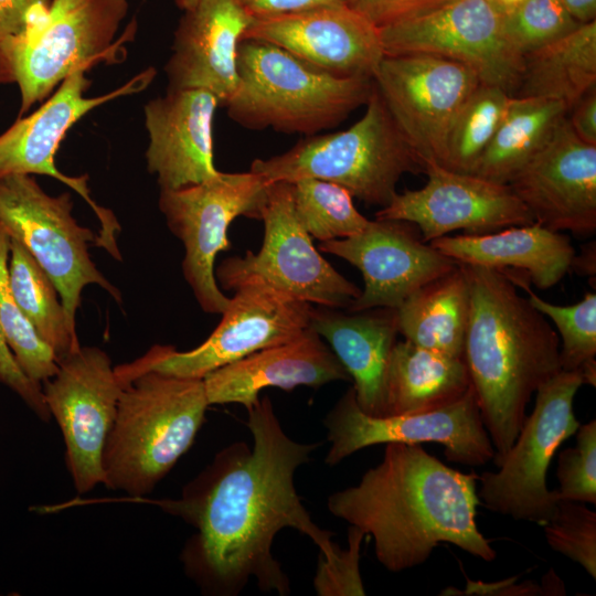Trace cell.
I'll use <instances>...</instances> for the list:
<instances>
[{"label":"cell","instance_id":"1","mask_svg":"<svg viewBox=\"0 0 596 596\" xmlns=\"http://www.w3.org/2000/svg\"><path fill=\"white\" fill-rule=\"evenodd\" d=\"M253 446L234 441L184 486L178 499L152 502L195 529L180 560L206 595L237 596L255 579L264 593L286 596L290 581L272 552L276 534L291 528L329 560L338 544L319 528L298 496L294 476L320 443H299L284 430L268 396L247 409Z\"/></svg>","mask_w":596,"mask_h":596},{"label":"cell","instance_id":"2","mask_svg":"<svg viewBox=\"0 0 596 596\" xmlns=\"http://www.w3.org/2000/svg\"><path fill=\"white\" fill-rule=\"evenodd\" d=\"M360 481L329 496L330 513L372 538L381 565L400 573L424 564L439 543L491 562L479 531L476 473L455 470L421 445L385 444Z\"/></svg>","mask_w":596,"mask_h":596},{"label":"cell","instance_id":"3","mask_svg":"<svg viewBox=\"0 0 596 596\" xmlns=\"http://www.w3.org/2000/svg\"><path fill=\"white\" fill-rule=\"evenodd\" d=\"M464 265L470 292L464 361L496 465L520 433L532 395L561 371L560 338L507 274Z\"/></svg>","mask_w":596,"mask_h":596},{"label":"cell","instance_id":"4","mask_svg":"<svg viewBox=\"0 0 596 596\" xmlns=\"http://www.w3.org/2000/svg\"><path fill=\"white\" fill-rule=\"evenodd\" d=\"M210 406L201 379L145 371L127 382L107 436L103 485L149 494L192 446Z\"/></svg>","mask_w":596,"mask_h":596},{"label":"cell","instance_id":"5","mask_svg":"<svg viewBox=\"0 0 596 596\" xmlns=\"http://www.w3.org/2000/svg\"><path fill=\"white\" fill-rule=\"evenodd\" d=\"M237 86L224 105L227 115L252 130L317 135L341 124L365 105L368 77H339L258 39H243L237 51Z\"/></svg>","mask_w":596,"mask_h":596},{"label":"cell","instance_id":"6","mask_svg":"<svg viewBox=\"0 0 596 596\" xmlns=\"http://www.w3.org/2000/svg\"><path fill=\"white\" fill-rule=\"evenodd\" d=\"M249 170L268 182L330 181L366 204L384 207L397 193L401 177L424 172L425 163L397 128L373 82L365 111L351 127L306 136L280 155L255 159Z\"/></svg>","mask_w":596,"mask_h":596},{"label":"cell","instance_id":"7","mask_svg":"<svg viewBox=\"0 0 596 596\" xmlns=\"http://www.w3.org/2000/svg\"><path fill=\"white\" fill-rule=\"evenodd\" d=\"M128 9V0H52L24 32L0 40V84L18 85L19 117L74 71L120 62L136 32L132 21L117 38Z\"/></svg>","mask_w":596,"mask_h":596},{"label":"cell","instance_id":"8","mask_svg":"<svg viewBox=\"0 0 596 596\" xmlns=\"http://www.w3.org/2000/svg\"><path fill=\"white\" fill-rule=\"evenodd\" d=\"M234 291L222 319L209 338L190 351L152 347L123 364L130 377L145 371L201 379L262 349L288 342L310 327L313 305L295 298L258 275L216 277Z\"/></svg>","mask_w":596,"mask_h":596},{"label":"cell","instance_id":"9","mask_svg":"<svg viewBox=\"0 0 596 596\" xmlns=\"http://www.w3.org/2000/svg\"><path fill=\"white\" fill-rule=\"evenodd\" d=\"M583 384L579 371L561 370L540 386L533 411L526 415L513 445L496 464L498 470L478 477V497L483 507L540 525L552 518L560 499L556 490L547 489V470L560 445L581 425L573 403Z\"/></svg>","mask_w":596,"mask_h":596},{"label":"cell","instance_id":"10","mask_svg":"<svg viewBox=\"0 0 596 596\" xmlns=\"http://www.w3.org/2000/svg\"><path fill=\"white\" fill-rule=\"evenodd\" d=\"M71 194H47L30 174L0 175V230L20 242L54 283L76 333V312L86 286L97 285L117 302L120 290L95 266L88 252L97 234L72 215Z\"/></svg>","mask_w":596,"mask_h":596},{"label":"cell","instance_id":"11","mask_svg":"<svg viewBox=\"0 0 596 596\" xmlns=\"http://www.w3.org/2000/svg\"><path fill=\"white\" fill-rule=\"evenodd\" d=\"M270 182L253 172H221L201 183L160 190L159 209L184 247L182 274L200 308L223 313L230 298L215 278V259L231 248L228 227L238 216L260 220Z\"/></svg>","mask_w":596,"mask_h":596},{"label":"cell","instance_id":"12","mask_svg":"<svg viewBox=\"0 0 596 596\" xmlns=\"http://www.w3.org/2000/svg\"><path fill=\"white\" fill-rule=\"evenodd\" d=\"M330 443L324 462L334 466L373 445L401 443L444 446L446 458L465 466H483L494 457L472 386L459 400L430 411L372 416L359 407L353 387L323 421Z\"/></svg>","mask_w":596,"mask_h":596},{"label":"cell","instance_id":"13","mask_svg":"<svg viewBox=\"0 0 596 596\" xmlns=\"http://www.w3.org/2000/svg\"><path fill=\"white\" fill-rule=\"evenodd\" d=\"M127 382L97 347H82L58 362L42 384L45 403L65 444V464L73 486L86 493L103 485L102 456Z\"/></svg>","mask_w":596,"mask_h":596},{"label":"cell","instance_id":"14","mask_svg":"<svg viewBox=\"0 0 596 596\" xmlns=\"http://www.w3.org/2000/svg\"><path fill=\"white\" fill-rule=\"evenodd\" d=\"M87 68L71 73L42 106L25 118H19L0 136V175L10 173L52 177L78 193L93 209L99 223L96 246L121 259L117 245L120 225L110 210L91 196L87 175L70 177L55 166V153L70 128L93 108L117 97L146 88L155 77L152 68L138 74L121 87L97 97L84 94L91 86Z\"/></svg>","mask_w":596,"mask_h":596},{"label":"cell","instance_id":"15","mask_svg":"<svg viewBox=\"0 0 596 596\" xmlns=\"http://www.w3.org/2000/svg\"><path fill=\"white\" fill-rule=\"evenodd\" d=\"M503 15L488 0H451L424 15L380 29L385 55L424 53L459 62L480 83L518 89L523 55L508 41Z\"/></svg>","mask_w":596,"mask_h":596},{"label":"cell","instance_id":"16","mask_svg":"<svg viewBox=\"0 0 596 596\" xmlns=\"http://www.w3.org/2000/svg\"><path fill=\"white\" fill-rule=\"evenodd\" d=\"M397 128L426 162H441L449 129L480 84L468 66L438 55H384L374 77Z\"/></svg>","mask_w":596,"mask_h":596},{"label":"cell","instance_id":"17","mask_svg":"<svg viewBox=\"0 0 596 596\" xmlns=\"http://www.w3.org/2000/svg\"><path fill=\"white\" fill-rule=\"evenodd\" d=\"M260 220L264 238L259 251L224 259L215 278L258 275L295 298L324 308L348 309L359 297L361 289L320 255L299 223L290 182H270Z\"/></svg>","mask_w":596,"mask_h":596},{"label":"cell","instance_id":"18","mask_svg":"<svg viewBox=\"0 0 596 596\" xmlns=\"http://www.w3.org/2000/svg\"><path fill=\"white\" fill-rule=\"evenodd\" d=\"M424 173L423 188L397 192L375 219L416 225L426 243L459 230L485 234L534 222L509 184L453 171L436 161L426 162Z\"/></svg>","mask_w":596,"mask_h":596},{"label":"cell","instance_id":"19","mask_svg":"<svg viewBox=\"0 0 596 596\" xmlns=\"http://www.w3.org/2000/svg\"><path fill=\"white\" fill-rule=\"evenodd\" d=\"M319 251L347 260L363 276L364 288L349 311L396 309L415 290L458 266L417 237L411 223L395 220L370 221L353 236L321 242Z\"/></svg>","mask_w":596,"mask_h":596},{"label":"cell","instance_id":"20","mask_svg":"<svg viewBox=\"0 0 596 596\" xmlns=\"http://www.w3.org/2000/svg\"><path fill=\"white\" fill-rule=\"evenodd\" d=\"M508 184L534 222L556 232L595 233L596 146L578 139L566 116Z\"/></svg>","mask_w":596,"mask_h":596},{"label":"cell","instance_id":"21","mask_svg":"<svg viewBox=\"0 0 596 596\" xmlns=\"http://www.w3.org/2000/svg\"><path fill=\"white\" fill-rule=\"evenodd\" d=\"M273 43L339 77H374L384 57L380 29L349 4L253 19L243 39Z\"/></svg>","mask_w":596,"mask_h":596},{"label":"cell","instance_id":"22","mask_svg":"<svg viewBox=\"0 0 596 596\" xmlns=\"http://www.w3.org/2000/svg\"><path fill=\"white\" fill-rule=\"evenodd\" d=\"M253 17L240 0H199L175 29L168 89H204L224 106L237 81V51Z\"/></svg>","mask_w":596,"mask_h":596},{"label":"cell","instance_id":"23","mask_svg":"<svg viewBox=\"0 0 596 596\" xmlns=\"http://www.w3.org/2000/svg\"><path fill=\"white\" fill-rule=\"evenodd\" d=\"M221 106L204 89H168L143 108L149 135L147 169L160 190H175L215 177L213 119Z\"/></svg>","mask_w":596,"mask_h":596},{"label":"cell","instance_id":"24","mask_svg":"<svg viewBox=\"0 0 596 596\" xmlns=\"http://www.w3.org/2000/svg\"><path fill=\"white\" fill-rule=\"evenodd\" d=\"M336 381L351 377L330 347L310 328L288 342L256 351L203 379L210 405L237 403L246 409L268 387L291 391Z\"/></svg>","mask_w":596,"mask_h":596},{"label":"cell","instance_id":"25","mask_svg":"<svg viewBox=\"0 0 596 596\" xmlns=\"http://www.w3.org/2000/svg\"><path fill=\"white\" fill-rule=\"evenodd\" d=\"M309 328L327 340L349 373L361 411L384 416L385 375L398 333L395 309L343 312L318 307Z\"/></svg>","mask_w":596,"mask_h":596},{"label":"cell","instance_id":"26","mask_svg":"<svg viewBox=\"0 0 596 596\" xmlns=\"http://www.w3.org/2000/svg\"><path fill=\"white\" fill-rule=\"evenodd\" d=\"M429 244L459 264L524 272L542 290L560 283L575 256L568 236L538 222L485 234L445 235Z\"/></svg>","mask_w":596,"mask_h":596},{"label":"cell","instance_id":"27","mask_svg":"<svg viewBox=\"0 0 596 596\" xmlns=\"http://www.w3.org/2000/svg\"><path fill=\"white\" fill-rule=\"evenodd\" d=\"M471 387L464 358L396 341L385 375V415L435 409L462 397Z\"/></svg>","mask_w":596,"mask_h":596},{"label":"cell","instance_id":"28","mask_svg":"<svg viewBox=\"0 0 596 596\" xmlns=\"http://www.w3.org/2000/svg\"><path fill=\"white\" fill-rule=\"evenodd\" d=\"M469 278L464 264L409 295L395 309L405 340L439 353L464 358L469 315Z\"/></svg>","mask_w":596,"mask_h":596},{"label":"cell","instance_id":"29","mask_svg":"<svg viewBox=\"0 0 596 596\" xmlns=\"http://www.w3.org/2000/svg\"><path fill=\"white\" fill-rule=\"evenodd\" d=\"M596 88V21L523 56V71L514 97L561 102L568 111Z\"/></svg>","mask_w":596,"mask_h":596},{"label":"cell","instance_id":"30","mask_svg":"<svg viewBox=\"0 0 596 596\" xmlns=\"http://www.w3.org/2000/svg\"><path fill=\"white\" fill-rule=\"evenodd\" d=\"M557 100L512 96L507 113L472 174L508 184L546 145L566 116Z\"/></svg>","mask_w":596,"mask_h":596},{"label":"cell","instance_id":"31","mask_svg":"<svg viewBox=\"0 0 596 596\" xmlns=\"http://www.w3.org/2000/svg\"><path fill=\"white\" fill-rule=\"evenodd\" d=\"M8 279L15 302L52 349L57 363L81 348L54 283L31 253L13 238L9 242Z\"/></svg>","mask_w":596,"mask_h":596},{"label":"cell","instance_id":"32","mask_svg":"<svg viewBox=\"0 0 596 596\" xmlns=\"http://www.w3.org/2000/svg\"><path fill=\"white\" fill-rule=\"evenodd\" d=\"M511 98L502 88L480 83L456 116L439 164L453 171L472 173L494 137Z\"/></svg>","mask_w":596,"mask_h":596},{"label":"cell","instance_id":"33","mask_svg":"<svg viewBox=\"0 0 596 596\" xmlns=\"http://www.w3.org/2000/svg\"><path fill=\"white\" fill-rule=\"evenodd\" d=\"M290 183L296 216L320 243L353 236L369 224L370 220L356 210L353 196L343 187L316 178Z\"/></svg>","mask_w":596,"mask_h":596},{"label":"cell","instance_id":"34","mask_svg":"<svg viewBox=\"0 0 596 596\" xmlns=\"http://www.w3.org/2000/svg\"><path fill=\"white\" fill-rule=\"evenodd\" d=\"M528 292L531 305L550 318L562 340L560 344L561 370L584 371L596 369V294L587 292L574 305L561 306L549 302L533 292L526 281L503 272Z\"/></svg>","mask_w":596,"mask_h":596},{"label":"cell","instance_id":"35","mask_svg":"<svg viewBox=\"0 0 596 596\" xmlns=\"http://www.w3.org/2000/svg\"><path fill=\"white\" fill-rule=\"evenodd\" d=\"M9 242L0 230V322L18 364L29 379L42 385L55 375L58 363L13 298L8 279Z\"/></svg>","mask_w":596,"mask_h":596},{"label":"cell","instance_id":"36","mask_svg":"<svg viewBox=\"0 0 596 596\" xmlns=\"http://www.w3.org/2000/svg\"><path fill=\"white\" fill-rule=\"evenodd\" d=\"M502 15L508 41L523 56L581 24L561 0H523Z\"/></svg>","mask_w":596,"mask_h":596},{"label":"cell","instance_id":"37","mask_svg":"<svg viewBox=\"0 0 596 596\" xmlns=\"http://www.w3.org/2000/svg\"><path fill=\"white\" fill-rule=\"evenodd\" d=\"M547 544L596 578V513L584 502L560 499L542 525Z\"/></svg>","mask_w":596,"mask_h":596},{"label":"cell","instance_id":"38","mask_svg":"<svg viewBox=\"0 0 596 596\" xmlns=\"http://www.w3.org/2000/svg\"><path fill=\"white\" fill-rule=\"evenodd\" d=\"M576 445L558 455V499L596 503V421L579 425Z\"/></svg>","mask_w":596,"mask_h":596},{"label":"cell","instance_id":"39","mask_svg":"<svg viewBox=\"0 0 596 596\" xmlns=\"http://www.w3.org/2000/svg\"><path fill=\"white\" fill-rule=\"evenodd\" d=\"M365 536L360 529L350 525L348 546L341 549L338 545L329 560L319 556L313 577V588L318 596L365 595L360 572L361 544Z\"/></svg>","mask_w":596,"mask_h":596},{"label":"cell","instance_id":"40","mask_svg":"<svg viewBox=\"0 0 596 596\" xmlns=\"http://www.w3.org/2000/svg\"><path fill=\"white\" fill-rule=\"evenodd\" d=\"M451 0H349V6L382 29L434 11Z\"/></svg>","mask_w":596,"mask_h":596},{"label":"cell","instance_id":"41","mask_svg":"<svg viewBox=\"0 0 596 596\" xmlns=\"http://www.w3.org/2000/svg\"><path fill=\"white\" fill-rule=\"evenodd\" d=\"M0 383L15 393L44 423L51 414L44 400L42 385L29 379L18 364L4 338L0 322Z\"/></svg>","mask_w":596,"mask_h":596},{"label":"cell","instance_id":"42","mask_svg":"<svg viewBox=\"0 0 596 596\" xmlns=\"http://www.w3.org/2000/svg\"><path fill=\"white\" fill-rule=\"evenodd\" d=\"M52 0H0V40L18 35L42 17Z\"/></svg>","mask_w":596,"mask_h":596},{"label":"cell","instance_id":"43","mask_svg":"<svg viewBox=\"0 0 596 596\" xmlns=\"http://www.w3.org/2000/svg\"><path fill=\"white\" fill-rule=\"evenodd\" d=\"M254 18H267L326 6L349 4V0H240Z\"/></svg>","mask_w":596,"mask_h":596},{"label":"cell","instance_id":"44","mask_svg":"<svg viewBox=\"0 0 596 596\" xmlns=\"http://www.w3.org/2000/svg\"><path fill=\"white\" fill-rule=\"evenodd\" d=\"M566 119L578 139L596 146V88L584 95L566 113Z\"/></svg>","mask_w":596,"mask_h":596},{"label":"cell","instance_id":"45","mask_svg":"<svg viewBox=\"0 0 596 596\" xmlns=\"http://www.w3.org/2000/svg\"><path fill=\"white\" fill-rule=\"evenodd\" d=\"M561 2L578 23L596 21V0H561Z\"/></svg>","mask_w":596,"mask_h":596},{"label":"cell","instance_id":"46","mask_svg":"<svg viewBox=\"0 0 596 596\" xmlns=\"http://www.w3.org/2000/svg\"><path fill=\"white\" fill-rule=\"evenodd\" d=\"M502 14L517 7L523 0H488Z\"/></svg>","mask_w":596,"mask_h":596},{"label":"cell","instance_id":"47","mask_svg":"<svg viewBox=\"0 0 596 596\" xmlns=\"http://www.w3.org/2000/svg\"><path fill=\"white\" fill-rule=\"evenodd\" d=\"M198 1L199 0H175L177 6L183 11L193 8Z\"/></svg>","mask_w":596,"mask_h":596}]
</instances>
